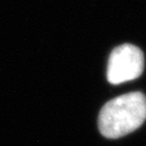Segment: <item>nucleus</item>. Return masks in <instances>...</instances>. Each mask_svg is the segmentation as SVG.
Returning a JSON list of instances; mask_svg holds the SVG:
<instances>
[{
	"mask_svg": "<svg viewBox=\"0 0 146 146\" xmlns=\"http://www.w3.org/2000/svg\"><path fill=\"white\" fill-rule=\"evenodd\" d=\"M146 119V96L130 92L107 102L101 110L99 128L108 139H117L136 130Z\"/></svg>",
	"mask_w": 146,
	"mask_h": 146,
	"instance_id": "f257e3e1",
	"label": "nucleus"
},
{
	"mask_svg": "<svg viewBox=\"0 0 146 146\" xmlns=\"http://www.w3.org/2000/svg\"><path fill=\"white\" fill-rule=\"evenodd\" d=\"M144 69V55L141 49L133 44H122L110 53L107 79L118 84L140 77Z\"/></svg>",
	"mask_w": 146,
	"mask_h": 146,
	"instance_id": "f03ea898",
	"label": "nucleus"
}]
</instances>
